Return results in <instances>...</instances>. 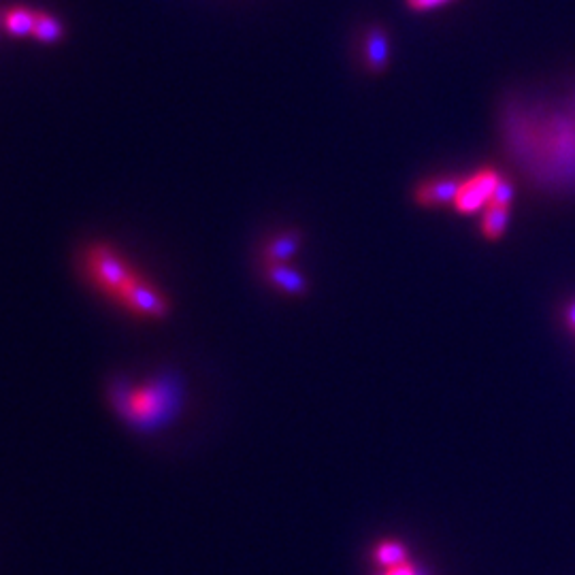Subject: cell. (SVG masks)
<instances>
[{"label":"cell","mask_w":575,"mask_h":575,"mask_svg":"<svg viewBox=\"0 0 575 575\" xmlns=\"http://www.w3.org/2000/svg\"><path fill=\"white\" fill-rule=\"evenodd\" d=\"M3 28L9 37L24 39L32 35L37 20V9H30L26 5H13L3 11Z\"/></svg>","instance_id":"obj_8"},{"label":"cell","mask_w":575,"mask_h":575,"mask_svg":"<svg viewBox=\"0 0 575 575\" xmlns=\"http://www.w3.org/2000/svg\"><path fill=\"white\" fill-rule=\"evenodd\" d=\"M267 279L271 286L290 294V297H301L307 290L305 277L290 265H267Z\"/></svg>","instance_id":"obj_9"},{"label":"cell","mask_w":575,"mask_h":575,"mask_svg":"<svg viewBox=\"0 0 575 575\" xmlns=\"http://www.w3.org/2000/svg\"><path fill=\"white\" fill-rule=\"evenodd\" d=\"M514 199H516V188H514L512 182H509V179L503 177L501 182H499V186H497V190H495V196H492L490 205H492V207H505V209H509V207H512ZM490 205H488V207H490Z\"/></svg>","instance_id":"obj_14"},{"label":"cell","mask_w":575,"mask_h":575,"mask_svg":"<svg viewBox=\"0 0 575 575\" xmlns=\"http://www.w3.org/2000/svg\"><path fill=\"white\" fill-rule=\"evenodd\" d=\"M62 37H64V26L56 15L37 9V20H35V28H32L30 39H35L41 45H56L62 41Z\"/></svg>","instance_id":"obj_10"},{"label":"cell","mask_w":575,"mask_h":575,"mask_svg":"<svg viewBox=\"0 0 575 575\" xmlns=\"http://www.w3.org/2000/svg\"><path fill=\"white\" fill-rule=\"evenodd\" d=\"M384 575H418V571H416L412 565L403 563V565H399V567H390V569H386V573H384Z\"/></svg>","instance_id":"obj_16"},{"label":"cell","mask_w":575,"mask_h":575,"mask_svg":"<svg viewBox=\"0 0 575 575\" xmlns=\"http://www.w3.org/2000/svg\"><path fill=\"white\" fill-rule=\"evenodd\" d=\"M509 224V209L505 207H486L482 216V235L490 241H497L505 235Z\"/></svg>","instance_id":"obj_12"},{"label":"cell","mask_w":575,"mask_h":575,"mask_svg":"<svg viewBox=\"0 0 575 575\" xmlns=\"http://www.w3.org/2000/svg\"><path fill=\"white\" fill-rule=\"evenodd\" d=\"M113 303L120 305L128 316L139 320H162L171 309L167 294L141 273L130 279Z\"/></svg>","instance_id":"obj_4"},{"label":"cell","mask_w":575,"mask_h":575,"mask_svg":"<svg viewBox=\"0 0 575 575\" xmlns=\"http://www.w3.org/2000/svg\"><path fill=\"white\" fill-rule=\"evenodd\" d=\"M363 58H365V67L371 73H382L388 67L390 60V41L386 30L380 26H371L365 32L363 39Z\"/></svg>","instance_id":"obj_7"},{"label":"cell","mask_w":575,"mask_h":575,"mask_svg":"<svg viewBox=\"0 0 575 575\" xmlns=\"http://www.w3.org/2000/svg\"><path fill=\"white\" fill-rule=\"evenodd\" d=\"M375 561L380 563L382 567L390 569V567H399L403 563H407V552L401 544H394V541H382L380 546L375 548Z\"/></svg>","instance_id":"obj_13"},{"label":"cell","mask_w":575,"mask_h":575,"mask_svg":"<svg viewBox=\"0 0 575 575\" xmlns=\"http://www.w3.org/2000/svg\"><path fill=\"white\" fill-rule=\"evenodd\" d=\"M454 3V0H407V7L412 9V11H433V9H441V7H446Z\"/></svg>","instance_id":"obj_15"},{"label":"cell","mask_w":575,"mask_h":575,"mask_svg":"<svg viewBox=\"0 0 575 575\" xmlns=\"http://www.w3.org/2000/svg\"><path fill=\"white\" fill-rule=\"evenodd\" d=\"M299 250V235L297 233H282L271 239L265 248L267 265H288V260Z\"/></svg>","instance_id":"obj_11"},{"label":"cell","mask_w":575,"mask_h":575,"mask_svg":"<svg viewBox=\"0 0 575 575\" xmlns=\"http://www.w3.org/2000/svg\"><path fill=\"white\" fill-rule=\"evenodd\" d=\"M81 269L86 273L88 284L109 301L118 299L124 286L137 275L128 258L109 243H92L84 252Z\"/></svg>","instance_id":"obj_3"},{"label":"cell","mask_w":575,"mask_h":575,"mask_svg":"<svg viewBox=\"0 0 575 575\" xmlns=\"http://www.w3.org/2000/svg\"><path fill=\"white\" fill-rule=\"evenodd\" d=\"M503 175L497 169H480L478 173H473L471 177L463 179V186L458 190V196L454 201V207L458 213L463 216H475V213L484 211L492 196H495V190Z\"/></svg>","instance_id":"obj_5"},{"label":"cell","mask_w":575,"mask_h":575,"mask_svg":"<svg viewBox=\"0 0 575 575\" xmlns=\"http://www.w3.org/2000/svg\"><path fill=\"white\" fill-rule=\"evenodd\" d=\"M460 186H463V179L454 175L433 177L416 188V201L424 207H441L450 203L454 205Z\"/></svg>","instance_id":"obj_6"},{"label":"cell","mask_w":575,"mask_h":575,"mask_svg":"<svg viewBox=\"0 0 575 575\" xmlns=\"http://www.w3.org/2000/svg\"><path fill=\"white\" fill-rule=\"evenodd\" d=\"M109 401L128 426L150 433L175 418L179 409V388L164 377L141 384L124 382L111 386Z\"/></svg>","instance_id":"obj_2"},{"label":"cell","mask_w":575,"mask_h":575,"mask_svg":"<svg viewBox=\"0 0 575 575\" xmlns=\"http://www.w3.org/2000/svg\"><path fill=\"white\" fill-rule=\"evenodd\" d=\"M507 154L546 190L575 188V92L558 101H514L501 118Z\"/></svg>","instance_id":"obj_1"},{"label":"cell","mask_w":575,"mask_h":575,"mask_svg":"<svg viewBox=\"0 0 575 575\" xmlns=\"http://www.w3.org/2000/svg\"><path fill=\"white\" fill-rule=\"evenodd\" d=\"M567 324H569L571 331L575 333V301L567 307Z\"/></svg>","instance_id":"obj_17"}]
</instances>
